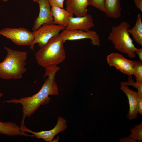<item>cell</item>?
I'll use <instances>...</instances> for the list:
<instances>
[{"instance_id":"obj_1","label":"cell","mask_w":142,"mask_h":142,"mask_svg":"<svg viewBox=\"0 0 142 142\" xmlns=\"http://www.w3.org/2000/svg\"><path fill=\"white\" fill-rule=\"evenodd\" d=\"M44 78L47 77L40 90L34 95L19 99H13L4 101L3 103L21 104L23 113L20 126L24 125L26 117H30L38 109L40 105L50 99V95H59L58 86L55 80L57 72L60 69L57 65H52L45 67Z\"/></svg>"},{"instance_id":"obj_2","label":"cell","mask_w":142,"mask_h":142,"mask_svg":"<svg viewBox=\"0 0 142 142\" xmlns=\"http://www.w3.org/2000/svg\"><path fill=\"white\" fill-rule=\"evenodd\" d=\"M4 48L7 55L0 63V78L7 80L21 78L26 70L27 52L13 50L6 47Z\"/></svg>"},{"instance_id":"obj_3","label":"cell","mask_w":142,"mask_h":142,"mask_svg":"<svg viewBox=\"0 0 142 142\" xmlns=\"http://www.w3.org/2000/svg\"><path fill=\"white\" fill-rule=\"evenodd\" d=\"M63 40L59 34L52 38L47 43L36 53L35 57L38 64L45 67L57 65L66 58Z\"/></svg>"},{"instance_id":"obj_4","label":"cell","mask_w":142,"mask_h":142,"mask_svg":"<svg viewBox=\"0 0 142 142\" xmlns=\"http://www.w3.org/2000/svg\"><path fill=\"white\" fill-rule=\"evenodd\" d=\"M130 27V25L125 21L113 26L108 38L113 44L116 50L133 58L136 55L135 51L137 48L133 44L128 31Z\"/></svg>"},{"instance_id":"obj_5","label":"cell","mask_w":142,"mask_h":142,"mask_svg":"<svg viewBox=\"0 0 142 142\" xmlns=\"http://www.w3.org/2000/svg\"><path fill=\"white\" fill-rule=\"evenodd\" d=\"M65 28V27L55 24L43 25L37 30L33 31L34 39L29 46L30 49L33 50L34 45L38 44L40 48L43 47L53 37L59 34V32Z\"/></svg>"},{"instance_id":"obj_6","label":"cell","mask_w":142,"mask_h":142,"mask_svg":"<svg viewBox=\"0 0 142 142\" xmlns=\"http://www.w3.org/2000/svg\"><path fill=\"white\" fill-rule=\"evenodd\" d=\"M0 35L18 45L30 46L34 39L33 32L23 28H6L0 30Z\"/></svg>"},{"instance_id":"obj_7","label":"cell","mask_w":142,"mask_h":142,"mask_svg":"<svg viewBox=\"0 0 142 142\" xmlns=\"http://www.w3.org/2000/svg\"><path fill=\"white\" fill-rule=\"evenodd\" d=\"M59 34L64 42L67 40L89 39L93 45L98 46L100 45L99 36L95 31L93 30H68L65 29Z\"/></svg>"},{"instance_id":"obj_8","label":"cell","mask_w":142,"mask_h":142,"mask_svg":"<svg viewBox=\"0 0 142 142\" xmlns=\"http://www.w3.org/2000/svg\"><path fill=\"white\" fill-rule=\"evenodd\" d=\"M106 60L110 66L115 67L123 73L129 76L133 75L134 61L128 60L122 55L115 52L108 55Z\"/></svg>"},{"instance_id":"obj_9","label":"cell","mask_w":142,"mask_h":142,"mask_svg":"<svg viewBox=\"0 0 142 142\" xmlns=\"http://www.w3.org/2000/svg\"><path fill=\"white\" fill-rule=\"evenodd\" d=\"M21 130L24 132H29L33 134L34 137L39 139H42L47 142L52 141L55 135L60 132L65 131L67 128L66 120L62 116H59L57 123L51 130L48 131L35 132L27 129L25 125L20 126Z\"/></svg>"},{"instance_id":"obj_10","label":"cell","mask_w":142,"mask_h":142,"mask_svg":"<svg viewBox=\"0 0 142 142\" xmlns=\"http://www.w3.org/2000/svg\"><path fill=\"white\" fill-rule=\"evenodd\" d=\"M37 2L39 5V12L32 28L33 31L37 30L43 24H53V17L48 0H38Z\"/></svg>"},{"instance_id":"obj_11","label":"cell","mask_w":142,"mask_h":142,"mask_svg":"<svg viewBox=\"0 0 142 142\" xmlns=\"http://www.w3.org/2000/svg\"><path fill=\"white\" fill-rule=\"evenodd\" d=\"M93 19L91 15L70 18L65 29L68 30H80L87 31L94 26Z\"/></svg>"},{"instance_id":"obj_12","label":"cell","mask_w":142,"mask_h":142,"mask_svg":"<svg viewBox=\"0 0 142 142\" xmlns=\"http://www.w3.org/2000/svg\"><path fill=\"white\" fill-rule=\"evenodd\" d=\"M120 85V89L125 94L128 98L129 108L127 117L131 120L137 117V107L139 96L137 92L131 90L128 86Z\"/></svg>"},{"instance_id":"obj_13","label":"cell","mask_w":142,"mask_h":142,"mask_svg":"<svg viewBox=\"0 0 142 142\" xmlns=\"http://www.w3.org/2000/svg\"><path fill=\"white\" fill-rule=\"evenodd\" d=\"M88 0H65L66 9L77 17L88 14L87 7Z\"/></svg>"},{"instance_id":"obj_14","label":"cell","mask_w":142,"mask_h":142,"mask_svg":"<svg viewBox=\"0 0 142 142\" xmlns=\"http://www.w3.org/2000/svg\"><path fill=\"white\" fill-rule=\"evenodd\" d=\"M0 134L9 136H23L33 137V134L29 135L22 131L20 127L16 123L12 122H2L0 121Z\"/></svg>"},{"instance_id":"obj_15","label":"cell","mask_w":142,"mask_h":142,"mask_svg":"<svg viewBox=\"0 0 142 142\" xmlns=\"http://www.w3.org/2000/svg\"><path fill=\"white\" fill-rule=\"evenodd\" d=\"M52 14L53 17V24L66 27L69 19L73 14L66 9L56 6H52L51 8Z\"/></svg>"},{"instance_id":"obj_16","label":"cell","mask_w":142,"mask_h":142,"mask_svg":"<svg viewBox=\"0 0 142 142\" xmlns=\"http://www.w3.org/2000/svg\"><path fill=\"white\" fill-rule=\"evenodd\" d=\"M104 4V12L107 17L116 19L121 17L120 0H105Z\"/></svg>"},{"instance_id":"obj_17","label":"cell","mask_w":142,"mask_h":142,"mask_svg":"<svg viewBox=\"0 0 142 142\" xmlns=\"http://www.w3.org/2000/svg\"><path fill=\"white\" fill-rule=\"evenodd\" d=\"M128 31L132 36L133 38L139 45L142 46V21L140 13L137 16L135 25L130 29H128Z\"/></svg>"},{"instance_id":"obj_18","label":"cell","mask_w":142,"mask_h":142,"mask_svg":"<svg viewBox=\"0 0 142 142\" xmlns=\"http://www.w3.org/2000/svg\"><path fill=\"white\" fill-rule=\"evenodd\" d=\"M130 131L131 134L128 135V138L136 141H142V122L140 124L135 125L134 128L130 129Z\"/></svg>"},{"instance_id":"obj_19","label":"cell","mask_w":142,"mask_h":142,"mask_svg":"<svg viewBox=\"0 0 142 142\" xmlns=\"http://www.w3.org/2000/svg\"><path fill=\"white\" fill-rule=\"evenodd\" d=\"M133 75L136 77V82L142 83V63L140 60H134Z\"/></svg>"},{"instance_id":"obj_20","label":"cell","mask_w":142,"mask_h":142,"mask_svg":"<svg viewBox=\"0 0 142 142\" xmlns=\"http://www.w3.org/2000/svg\"><path fill=\"white\" fill-rule=\"evenodd\" d=\"M120 84L127 86L131 85L133 86L137 89V92L139 96L142 97V83H138L134 82L131 75L129 76L127 81L121 82Z\"/></svg>"},{"instance_id":"obj_21","label":"cell","mask_w":142,"mask_h":142,"mask_svg":"<svg viewBox=\"0 0 142 142\" xmlns=\"http://www.w3.org/2000/svg\"><path fill=\"white\" fill-rule=\"evenodd\" d=\"M105 0H88V5H92L104 12Z\"/></svg>"},{"instance_id":"obj_22","label":"cell","mask_w":142,"mask_h":142,"mask_svg":"<svg viewBox=\"0 0 142 142\" xmlns=\"http://www.w3.org/2000/svg\"><path fill=\"white\" fill-rule=\"evenodd\" d=\"M65 0H48L51 7L56 6L63 8V3Z\"/></svg>"},{"instance_id":"obj_23","label":"cell","mask_w":142,"mask_h":142,"mask_svg":"<svg viewBox=\"0 0 142 142\" xmlns=\"http://www.w3.org/2000/svg\"><path fill=\"white\" fill-rule=\"evenodd\" d=\"M137 110L138 113L140 115L142 114V97H139L137 107Z\"/></svg>"},{"instance_id":"obj_24","label":"cell","mask_w":142,"mask_h":142,"mask_svg":"<svg viewBox=\"0 0 142 142\" xmlns=\"http://www.w3.org/2000/svg\"><path fill=\"white\" fill-rule=\"evenodd\" d=\"M134 3L136 8L142 12V0H134Z\"/></svg>"},{"instance_id":"obj_25","label":"cell","mask_w":142,"mask_h":142,"mask_svg":"<svg viewBox=\"0 0 142 142\" xmlns=\"http://www.w3.org/2000/svg\"><path fill=\"white\" fill-rule=\"evenodd\" d=\"M135 53L138 57L140 61H142V48H137L135 51Z\"/></svg>"},{"instance_id":"obj_26","label":"cell","mask_w":142,"mask_h":142,"mask_svg":"<svg viewBox=\"0 0 142 142\" xmlns=\"http://www.w3.org/2000/svg\"><path fill=\"white\" fill-rule=\"evenodd\" d=\"M120 141L121 142H137L136 141H134L130 138H129L125 137L121 139H120Z\"/></svg>"},{"instance_id":"obj_27","label":"cell","mask_w":142,"mask_h":142,"mask_svg":"<svg viewBox=\"0 0 142 142\" xmlns=\"http://www.w3.org/2000/svg\"><path fill=\"white\" fill-rule=\"evenodd\" d=\"M3 94L2 93H0V98L3 95Z\"/></svg>"},{"instance_id":"obj_28","label":"cell","mask_w":142,"mask_h":142,"mask_svg":"<svg viewBox=\"0 0 142 142\" xmlns=\"http://www.w3.org/2000/svg\"><path fill=\"white\" fill-rule=\"evenodd\" d=\"M34 2H37L38 0H32Z\"/></svg>"},{"instance_id":"obj_29","label":"cell","mask_w":142,"mask_h":142,"mask_svg":"<svg viewBox=\"0 0 142 142\" xmlns=\"http://www.w3.org/2000/svg\"><path fill=\"white\" fill-rule=\"evenodd\" d=\"M4 2H7L8 1V0H1Z\"/></svg>"}]
</instances>
